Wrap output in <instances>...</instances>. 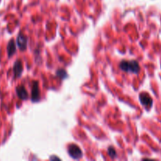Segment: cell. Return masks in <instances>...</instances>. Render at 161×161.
<instances>
[{
	"label": "cell",
	"mask_w": 161,
	"mask_h": 161,
	"mask_svg": "<svg viewBox=\"0 0 161 161\" xmlns=\"http://www.w3.org/2000/svg\"><path fill=\"white\" fill-rule=\"evenodd\" d=\"M16 92L19 98L21 100H26L28 98V93L27 92L26 89L24 86H18L16 88Z\"/></svg>",
	"instance_id": "7"
},
{
	"label": "cell",
	"mask_w": 161,
	"mask_h": 161,
	"mask_svg": "<svg viewBox=\"0 0 161 161\" xmlns=\"http://www.w3.org/2000/svg\"><path fill=\"white\" fill-rule=\"evenodd\" d=\"M23 64L22 62L20 60H17L16 62L14 63V68H13V71H14V74L15 78H18L21 76L23 72Z\"/></svg>",
	"instance_id": "6"
},
{
	"label": "cell",
	"mask_w": 161,
	"mask_h": 161,
	"mask_svg": "<svg viewBox=\"0 0 161 161\" xmlns=\"http://www.w3.org/2000/svg\"><path fill=\"white\" fill-rule=\"evenodd\" d=\"M32 101L33 102L38 101L40 98V91H39V83L36 81L33 82L32 88Z\"/></svg>",
	"instance_id": "3"
},
{
	"label": "cell",
	"mask_w": 161,
	"mask_h": 161,
	"mask_svg": "<svg viewBox=\"0 0 161 161\" xmlns=\"http://www.w3.org/2000/svg\"><path fill=\"white\" fill-rule=\"evenodd\" d=\"M17 44L20 51H24L26 49L27 44H28V39L21 32H20L18 36H17Z\"/></svg>",
	"instance_id": "4"
},
{
	"label": "cell",
	"mask_w": 161,
	"mask_h": 161,
	"mask_svg": "<svg viewBox=\"0 0 161 161\" xmlns=\"http://www.w3.org/2000/svg\"><path fill=\"white\" fill-rule=\"evenodd\" d=\"M108 153H109V156L112 157L113 159L116 157V151L113 146H109V149H108Z\"/></svg>",
	"instance_id": "10"
},
{
	"label": "cell",
	"mask_w": 161,
	"mask_h": 161,
	"mask_svg": "<svg viewBox=\"0 0 161 161\" xmlns=\"http://www.w3.org/2000/svg\"><path fill=\"white\" fill-rule=\"evenodd\" d=\"M139 99H140V101H141V104L143 105H145V106L151 107L152 105H153V99L147 93L143 92L140 94Z\"/></svg>",
	"instance_id": "5"
},
{
	"label": "cell",
	"mask_w": 161,
	"mask_h": 161,
	"mask_svg": "<svg viewBox=\"0 0 161 161\" xmlns=\"http://www.w3.org/2000/svg\"><path fill=\"white\" fill-rule=\"evenodd\" d=\"M56 76L57 77H59V78L62 79L68 77V74H67L66 71L64 70V69H58V70L57 71Z\"/></svg>",
	"instance_id": "9"
},
{
	"label": "cell",
	"mask_w": 161,
	"mask_h": 161,
	"mask_svg": "<svg viewBox=\"0 0 161 161\" xmlns=\"http://www.w3.org/2000/svg\"><path fill=\"white\" fill-rule=\"evenodd\" d=\"M16 45H15V42H14V39H11V40L9 42L8 46H7V53H8V56L11 57L15 54L16 52Z\"/></svg>",
	"instance_id": "8"
},
{
	"label": "cell",
	"mask_w": 161,
	"mask_h": 161,
	"mask_svg": "<svg viewBox=\"0 0 161 161\" xmlns=\"http://www.w3.org/2000/svg\"><path fill=\"white\" fill-rule=\"evenodd\" d=\"M68 152H69L70 156L73 159H79L83 156V152L80 149V148L77 145H75V144L69 145Z\"/></svg>",
	"instance_id": "2"
},
{
	"label": "cell",
	"mask_w": 161,
	"mask_h": 161,
	"mask_svg": "<svg viewBox=\"0 0 161 161\" xmlns=\"http://www.w3.org/2000/svg\"><path fill=\"white\" fill-rule=\"evenodd\" d=\"M119 69L126 73H138L140 66L137 60H122L119 63Z\"/></svg>",
	"instance_id": "1"
}]
</instances>
